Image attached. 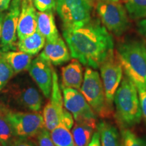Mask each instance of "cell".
I'll return each instance as SVG.
<instances>
[{"instance_id": "7c38bea8", "label": "cell", "mask_w": 146, "mask_h": 146, "mask_svg": "<svg viewBox=\"0 0 146 146\" xmlns=\"http://www.w3.org/2000/svg\"><path fill=\"white\" fill-rule=\"evenodd\" d=\"M64 107L63 96L58 83V76L54 70L50 101L45 105L43 112L45 127L49 131H52L60 123L64 109Z\"/></svg>"}, {"instance_id": "ffe728a7", "label": "cell", "mask_w": 146, "mask_h": 146, "mask_svg": "<svg viewBox=\"0 0 146 146\" xmlns=\"http://www.w3.org/2000/svg\"><path fill=\"white\" fill-rule=\"evenodd\" d=\"M97 122H76L71 131L74 146L88 145L97 129Z\"/></svg>"}, {"instance_id": "9c48e42d", "label": "cell", "mask_w": 146, "mask_h": 146, "mask_svg": "<svg viewBox=\"0 0 146 146\" xmlns=\"http://www.w3.org/2000/svg\"><path fill=\"white\" fill-rule=\"evenodd\" d=\"M100 69L107 105L113 112L114 96L123 78V67L116 55L113 54L104 62Z\"/></svg>"}, {"instance_id": "d6986e66", "label": "cell", "mask_w": 146, "mask_h": 146, "mask_svg": "<svg viewBox=\"0 0 146 146\" xmlns=\"http://www.w3.org/2000/svg\"><path fill=\"white\" fill-rule=\"evenodd\" d=\"M31 55L21 51H8L0 52V57L2 58L10 65L14 71V74H19L28 70L32 62Z\"/></svg>"}, {"instance_id": "cb8c5ba5", "label": "cell", "mask_w": 146, "mask_h": 146, "mask_svg": "<svg viewBox=\"0 0 146 146\" xmlns=\"http://www.w3.org/2000/svg\"><path fill=\"white\" fill-rule=\"evenodd\" d=\"M123 1L131 19L146 18V0H123Z\"/></svg>"}, {"instance_id": "4fadbf2b", "label": "cell", "mask_w": 146, "mask_h": 146, "mask_svg": "<svg viewBox=\"0 0 146 146\" xmlns=\"http://www.w3.org/2000/svg\"><path fill=\"white\" fill-rule=\"evenodd\" d=\"M52 65L39 56L32 60L28 69L29 75L46 98H50L52 91L54 70Z\"/></svg>"}, {"instance_id": "9a60e30c", "label": "cell", "mask_w": 146, "mask_h": 146, "mask_svg": "<svg viewBox=\"0 0 146 146\" xmlns=\"http://www.w3.org/2000/svg\"><path fill=\"white\" fill-rule=\"evenodd\" d=\"M74 125L72 114L64 108L60 123L50 131V135L56 146H74L70 129Z\"/></svg>"}, {"instance_id": "7a4b0ae2", "label": "cell", "mask_w": 146, "mask_h": 146, "mask_svg": "<svg viewBox=\"0 0 146 146\" xmlns=\"http://www.w3.org/2000/svg\"><path fill=\"white\" fill-rule=\"evenodd\" d=\"M116 56L125 75L137 89L146 88V45L143 40L128 38L118 43Z\"/></svg>"}, {"instance_id": "836d02e7", "label": "cell", "mask_w": 146, "mask_h": 146, "mask_svg": "<svg viewBox=\"0 0 146 146\" xmlns=\"http://www.w3.org/2000/svg\"><path fill=\"white\" fill-rule=\"evenodd\" d=\"M5 13L2 10H0V41H1V28H2V23L3 20L4 18Z\"/></svg>"}, {"instance_id": "f546056e", "label": "cell", "mask_w": 146, "mask_h": 146, "mask_svg": "<svg viewBox=\"0 0 146 146\" xmlns=\"http://www.w3.org/2000/svg\"><path fill=\"white\" fill-rule=\"evenodd\" d=\"M11 146H37V145L29 139L16 138Z\"/></svg>"}, {"instance_id": "44dd1931", "label": "cell", "mask_w": 146, "mask_h": 146, "mask_svg": "<svg viewBox=\"0 0 146 146\" xmlns=\"http://www.w3.org/2000/svg\"><path fill=\"white\" fill-rule=\"evenodd\" d=\"M45 42V38L36 31L34 33L18 40L17 48L21 52L35 56L44 47Z\"/></svg>"}, {"instance_id": "e0dca14e", "label": "cell", "mask_w": 146, "mask_h": 146, "mask_svg": "<svg viewBox=\"0 0 146 146\" xmlns=\"http://www.w3.org/2000/svg\"><path fill=\"white\" fill-rule=\"evenodd\" d=\"M62 85L64 88L79 90L83 83V67L78 60L74 59L62 68Z\"/></svg>"}, {"instance_id": "4316f807", "label": "cell", "mask_w": 146, "mask_h": 146, "mask_svg": "<svg viewBox=\"0 0 146 146\" xmlns=\"http://www.w3.org/2000/svg\"><path fill=\"white\" fill-rule=\"evenodd\" d=\"M39 146H56L53 141L50 132L44 127L36 135Z\"/></svg>"}, {"instance_id": "83f0119b", "label": "cell", "mask_w": 146, "mask_h": 146, "mask_svg": "<svg viewBox=\"0 0 146 146\" xmlns=\"http://www.w3.org/2000/svg\"><path fill=\"white\" fill-rule=\"evenodd\" d=\"M35 8L39 12L54 10L56 9V0H32Z\"/></svg>"}, {"instance_id": "e575fe53", "label": "cell", "mask_w": 146, "mask_h": 146, "mask_svg": "<svg viewBox=\"0 0 146 146\" xmlns=\"http://www.w3.org/2000/svg\"><path fill=\"white\" fill-rule=\"evenodd\" d=\"M109 1H119V0H109Z\"/></svg>"}, {"instance_id": "ac0fdd59", "label": "cell", "mask_w": 146, "mask_h": 146, "mask_svg": "<svg viewBox=\"0 0 146 146\" xmlns=\"http://www.w3.org/2000/svg\"><path fill=\"white\" fill-rule=\"evenodd\" d=\"M36 30L47 41H53L60 37L53 10L36 12Z\"/></svg>"}, {"instance_id": "7402d4cb", "label": "cell", "mask_w": 146, "mask_h": 146, "mask_svg": "<svg viewBox=\"0 0 146 146\" xmlns=\"http://www.w3.org/2000/svg\"><path fill=\"white\" fill-rule=\"evenodd\" d=\"M97 131L100 133L102 146H123L118 129L112 124L101 120L97 125Z\"/></svg>"}, {"instance_id": "484cf974", "label": "cell", "mask_w": 146, "mask_h": 146, "mask_svg": "<svg viewBox=\"0 0 146 146\" xmlns=\"http://www.w3.org/2000/svg\"><path fill=\"white\" fill-rule=\"evenodd\" d=\"M14 75V71L10 65L0 57V92L8 85Z\"/></svg>"}, {"instance_id": "d590c367", "label": "cell", "mask_w": 146, "mask_h": 146, "mask_svg": "<svg viewBox=\"0 0 146 146\" xmlns=\"http://www.w3.org/2000/svg\"><path fill=\"white\" fill-rule=\"evenodd\" d=\"M0 146H2V145H1V143H0Z\"/></svg>"}, {"instance_id": "8992f818", "label": "cell", "mask_w": 146, "mask_h": 146, "mask_svg": "<svg viewBox=\"0 0 146 146\" xmlns=\"http://www.w3.org/2000/svg\"><path fill=\"white\" fill-rule=\"evenodd\" d=\"M96 8L101 23L109 32L120 36L127 31L130 27L129 15L120 1L99 0Z\"/></svg>"}, {"instance_id": "603a6c76", "label": "cell", "mask_w": 146, "mask_h": 146, "mask_svg": "<svg viewBox=\"0 0 146 146\" xmlns=\"http://www.w3.org/2000/svg\"><path fill=\"white\" fill-rule=\"evenodd\" d=\"M16 137L6 114V108L0 107V143L2 146H11Z\"/></svg>"}, {"instance_id": "ba28073f", "label": "cell", "mask_w": 146, "mask_h": 146, "mask_svg": "<svg viewBox=\"0 0 146 146\" xmlns=\"http://www.w3.org/2000/svg\"><path fill=\"white\" fill-rule=\"evenodd\" d=\"M6 114L16 138L33 137L45 127L43 116L40 112H20L6 108Z\"/></svg>"}, {"instance_id": "d6a6232c", "label": "cell", "mask_w": 146, "mask_h": 146, "mask_svg": "<svg viewBox=\"0 0 146 146\" xmlns=\"http://www.w3.org/2000/svg\"><path fill=\"white\" fill-rule=\"evenodd\" d=\"M12 0H0V10H8Z\"/></svg>"}, {"instance_id": "5b68a950", "label": "cell", "mask_w": 146, "mask_h": 146, "mask_svg": "<svg viewBox=\"0 0 146 146\" xmlns=\"http://www.w3.org/2000/svg\"><path fill=\"white\" fill-rule=\"evenodd\" d=\"M81 93L96 115L101 118L110 117L112 112L106 103L104 89L99 72L90 67L85 69Z\"/></svg>"}, {"instance_id": "6da1fadb", "label": "cell", "mask_w": 146, "mask_h": 146, "mask_svg": "<svg viewBox=\"0 0 146 146\" xmlns=\"http://www.w3.org/2000/svg\"><path fill=\"white\" fill-rule=\"evenodd\" d=\"M63 36L71 57L90 68L98 69L114 54L112 34L99 20H91L78 28L63 29Z\"/></svg>"}, {"instance_id": "4dcf8cb0", "label": "cell", "mask_w": 146, "mask_h": 146, "mask_svg": "<svg viewBox=\"0 0 146 146\" xmlns=\"http://www.w3.org/2000/svg\"><path fill=\"white\" fill-rule=\"evenodd\" d=\"M137 30L139 33L146 39V18L138 22L137 24Z\"/></svg>"}, {"instance_id": "2e32d148", "label": "cell", "mask_w": 146, "mask_h": 146, "mask_svg": "<svg viewBox=\"0 0 146 146\" xmlns=\"http://www.w3.org/2000/svg\"><path fill=\"white\" fill-rule=\"evenodd\" d=\"M39 56L56 66L63 64L71 58L68 47L60 36L53 41H46Z\"/></svg>"}, {"instance_id": "d4e9b609", "label": "cell", "mask_w": 146, "mask_h": 146, "mask_svg": "<svg viewBox=\"0 0 146 146\" xmlns=\"http://www.w3.org/2000/svg\"><path fill=\"white\" fill-rule=\"evenodd\" d=\"M121 136L123 146H146V141L129 129H122Z\"/></svg>"}, {"instance_id": "f1b7e54d", "label": "cell", "mask_w": 146, "mask_h": 146, "mask_svg": "<svg viewBox=\"0 0 146 146\" xmlns=\"http://www.w3.org/2000/svg\"><path fill=\"white\" fill-rule=\"evenodd\" d=\"M142 116L146 123V88L137 89Z\"/></svg>"}, {"instance_id": "30bf717a", "label": "cell", "mask_w": 146, "mask_h": 146, "mask_svg": "<svg viewBox=\"0 0 146 146\" xmlns=\"http://www.w3.org/2000/svg\"><path fill=\"white\" fill-rule=\"evenodd\" d=\"M21 10V0H12L3 20L0 52L16 51L17 49V27Z\"/></svg>"}, {"instance_id": "1f68e13d", "label": "cell", "mask_w": 146, "mask_h": 146, "mask_svg": "<svg viewBox=\"0 0 146 146\" xmlns=\"http://www.w3.org/2000/svg\"><path fill=\"white\" fill-rule=\"evenodd\" d=\"M87 146H102L101 142H100V133L98 131L94 133L92 138Z\"/></svg>"}, {"instance_id": "5bb4252c", "label": "cell", "mask_w": 146, "mask_h": 146, "mask_svg": "<svg viewBox=\"0 0 146 146\" xmlns=\"http://www.w3.org/2000/svg\"><path fill=\"white\" fill-rule=\"evenodd\" d=\"M36 11L32 0H21V10L17 27L18 39L36 31Z\"/></svg>"}, {"instance_id": "277c9868", "label": "cell", "mask_w": 146, "mask_h": 146, "mask_svg": "<svg viewBox=\"0 0 146 146\" xmlns=\"http://www.w3.org/2000/svg\"><path fill=\"white\" fill-rule=\"evenodd\" d=\"M6 86V89L2 91V95L3 100L8 105L31 112H39L41 110L43 98L27 76L18 78Z\"/></svg>"}, {"instance_id": "3957f363", "label": "cell", "mask_w": 146, "mask_h": 146, "mask_svg": "<svg viewBox=\"0 0 146 146\" xmlns=\"http://www.w3.org/2000/svg\"><path fill=\"white\" fill-rule=\"evenodd\" d=\"M116 118L123 129H128L140 123L142 113L137 89L127 77L123 76L115 94Z\"/></svg>"}, {"instance_id": "8fae6325", "label": "cell", "mask_w": 146, "mask_h": 146, "mask_svg": "<svg viewBox=\"0 0 146 146\" xmlns=\"http://www.w3.org/2000/svg\"><path fill=\"white\" fill-rule=\"evenodd\" d=\"M61 89L64 106L72 114L76 122H97L96 114L81 92L74 89Z\"/></svg>"}, {"instance_id": "52a82bcc", "label": "cell", "mask_w": 146, "mask_h": 146, "mask_svg": "<svg viewBox=\"0 0 146 146\" xmlns=\"http://www.w3.org/2000/svg\"><path fill=\"white\" fill-rule=\"evenodd\" d=\"M56 10L63 29L83 27L91 21L92 4L89 0H56Z\"/></svg>"}]
</instances>
